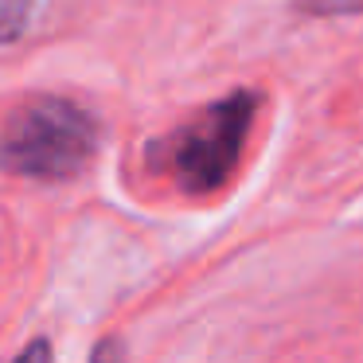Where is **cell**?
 Returning <instances> with one entry per match:
<instances>
[{
    "label": "cell",
    "instance_id": "obj_4",
    "mask_svg": "<svg viewBox=\"0 0 363 363\" xmlns=\"http://www.w3.org/2000/svg\"><path fill=\"white\" fill-rule=\"evenodd\" d=\"M32 16V0H4V43H16Z\"/></svg>",
    "mask_w": 363,
    "mask_h": 363
},
{
    "label": "cell",
    "instance_id": "obj_3",
    "mask_svg": "<svg viewBox=\"0 0 363 363\" xmlns=\"http://www.w3.org/2000/svg\"><path fill=\"white\" fill-rule=\"evenodd\" d=\"M301 16H363V0H293Z\"/></svg>",
    "mask_w": 363,
    "mask_h": 363
},
{
    "label": "cell",
    "instance_id": "obj_5",
    "mask_svg": "<svg viewBox=\"0 0 363 363\" xmlns=\"http://www.w3.org/2000/svg\"><path fill=\"white\" fill-rule=\"evenodd\" d=\"M32 355H35V359H51V344H48V340H40V344H28L24 352L16 355V359L24 363V359H32Z\"/></svg>",
    "mask_w": 363,
    "mask_h": 363
},
{
    "label": "cell",
    "instance_id": "obj_1",
    "mask_svg": "<svg viewBox=\"0 0 363 363\" xmlns=\"http://www.w3.org/2000/svg\"><path fill=\"white\" fill-rule=\"evenodd\" d=\"M258 94L254 90H230L219 102L196 110L176 129L149 145L152 176L168 180L184 196H211L230 180L242 160V145L250 137Z\"/></svg>",
    "mask_w": 363,
    "mask_h": 363
},
{
    "label": "cell",
    "instance_id": "obj_2",
    "mask_svg": "<svg viewBox=\"0 0 363 363\" xmlns=\"http://www.w3.org/2000/svg\"><path fill=\"white\" fill-rule=\"evenodd\" d=\"M98 118L63 94H35L4 121V164L28 180H71L98 152Z\"/></svg>",
    "mask_w": 363,
    "mask_h": 363
}]
</instances>
